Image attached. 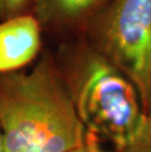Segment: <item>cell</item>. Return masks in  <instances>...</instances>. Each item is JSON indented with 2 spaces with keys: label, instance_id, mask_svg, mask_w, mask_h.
Here are the masks:
<instances>
[{
  "label": "cell",
  "instance_id": "cell-1",
  "mask_svg": "<svg viewBox=\"0 0 151 152\" xmlns=\"http://www.w3.org/2000/svg\"><path fill=\"white\" fill-rule=\"evenodd\" d=\"M0 132L4 152H68L85 129L49 50L30 72L0 74Z\"/></svg>",
  "mask_w": 151,
  "mask_h": 152
},
{
  "label": "cell",
  "instance_id": "cell-2",
  "mask_svg": "<svg viewBox=\"0 0 151 152\" xmlns=\"http://www.w3.org/2000/svg\"><path fill=\"white\" fill-rule=\"evenodd\" d=\"M54 57L85 132L123 152L149 124L136 86L80 35Z\"/></svg>",
  "mask_w": 151,
  "mask_h": 152
},
{
  "label": "cell",
  "instance_id": "cell-3",
  "mask_svg": "<svg viewBox=\"0 0 151 152\" xmlns=\"http://www.w3.org/2000/svg\"><path fill=\"white\" fill-rule=\"evenodd\" d=\"M78 35L131 80L145 107L151 96V0H111Z\"/></svg>",
  "mask_w": 151,
  "mask_h": 152
},
{
  "label": "cell",
  "instance_id": "cell-4",
  "mask_svg": "<svg viewBox=\"0 0 151 152\" xmlns=\"http://www.w3.org/2000/svg\"><path fill=\"white\" fill-rule=\"evenodd\" d=\"M41 28L33 14L0 23V74L19 71L41 50Z\"/></svg>",
  "mask_w": 151,
  "mask_h": 152
},
{
  "label": "cell",
  "instance_id": "cell-5",
  "mask_svg": "<svg viewBox=\"0 0 151 152\" xmlns=\"http://www.w3.org/2000/svg\"><path fill=\"white\" fill-rule=\"evenodd\" d=\"M111 0H34L33 14L44 31L78 34Z\"/></svg>",
  "mask_w": 151,
  "mask_h": 152
},
{
  "label": "cell",
  "instance_id": "cell-6",
  "mask_svg": "<svg viewBox=\"0 0 151 152\" xmlns=\"http://www.w3.org/2000/svg\"><path fill=\"white\" fill-rule=\"evenodd\" d=\"M3 1H4L5 10L4 20L26 14H31L34 0H3Z\"/></svg>",
  "mask_w": 151,
  "mask_h": 152
},
{
  "label": "cell",
  "instance_id": "cell-7",
  "mask_svg": "<svg viewBox=\"0 0 151 152\" xmlns=\"http://www.w3.org/2000/svg\"><path fill=\"white\" fill-rule=\"evenodd\" d=\"M123 152H151V125L134 140Z\"/></svg>",
  "mask_w": 151,
  "mask_h": 152
},
{
  "label": "cell",
  "instance_id": "cell-8",
  "mask_svg": "<svg viewBox=\"0 0 151 152\" xmlns=\"http://www.w3.org/2000/svg\"><path fill=\"white\" fill-rule=\"evenodd\" d=\"M68 152H117V151H108L103 148L101 142L99 141L95 137L90 134L85 132V142L81 146L75 148Z\"/></svg>",
  "mask_w": 151,
  "mask_h": 152
},
{
  "label": "cell",
  "instance_id": "cell-9",
  "mask_svg": "<svg viewBox=\"0 0 151 152\" xmlns=\"http://www.w3.org/2000/svg\"><path fill=\"white\" fill-rule=\"evenodd\" d=\"M145 110H146V114H147V117H148V121L151 125V96L147 102V104L145 106Z\"/></svg>",
  "mask_w": 151,
  "mask_h": 152
},
{
  "label": "cell",
  "instance_id": "cell-10",
  "mask_svg": "<svg viewBox=\"0 0 151 152\" xmlns=\"http://www.w3.org/2000/svg\"><path fill=\"white\" fill-rule=\"evenodd\" d=\"M4 15H5V10H4V1L0 0V19L4 20Z\"/></svg>",
  "mask_w": 151,
  "mask_h": 152
},
{
  "label": "cell",
  "instance_id": "cell-11",
  "mask_svg": "<svg viewBox=\"0 0 151 152\" xmlns=\"http://www.w3.org/2000/svg\"><path fill=\"white\" fill-rule=\"evenodd\" d=\"M0 152H4V147H3V141L1 137V132H0Z\"/></svg>",
  "mask_w": 151,
  "mask_h": 152
}]
</instances>
